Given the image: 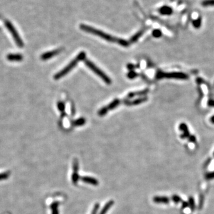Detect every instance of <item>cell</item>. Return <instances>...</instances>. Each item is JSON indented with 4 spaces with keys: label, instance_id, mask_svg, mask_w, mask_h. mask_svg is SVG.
<instances>
[{
    "label": "cell",
    "instance_id": "cell-1",
    "mask_svg": "<svg viewBox=\"0 0 214 214\" xmlns=\"http://www.w3.org/2000/svg\"><path fill=\"white\" fill-rule=\"evenodd\" d=\"M80 28L81 30L84 32L96 35L107 41L112 42H117L118 44H119L120 39L117 38V37H113L110 35H108L101 30L95 29L91 26H87V25H85V24H80Z\"/></svg>",
    "mask_w": 214,
    "mask_h": 214
},
{
    "label": "cell",
    "instance_id": "cell-2",
    "mask_svg": "<svg viewBox=\"0 0 214 214\" xmlns=\"http://www.w3.org/2000/svg\"><path fill=\"white\" fill-rule=\"evenodd\" d=\"M86 54H85L84 52L83 51L80 52L78 55V56L74 59H73L65 68H64L62 70L59 71L58 73H57L54 75V79L58 80V79H61L62 77H64L65 75L68 74L75 66L78 64V63L79 61L84 60L86 58Z\"/></svg>",
    "mask_w": 214,
    "mask_h": 214
},
{
    "label": "cell",
    "instance_id": "cell-3",
    "mask_svg": "<svg viewBox=\"0 0 214 214\" xmlns=\"http://www.w3.org/2000/svg\"><path fill=\"white\" fill-rule=\"evenodd\" d=\"M188 75L182 72H172V73H165L162 71H158L156 74L157 79H176L186 80L188 79Z\"/></svg>",
    "mask_w": 214,
    "mask_h": 214
},
{
    "label": "cell",
    "instance_id": "cell-4",
    "mask_svg": "<svg viewBox=\"0 0 214 214\" xmlns=\"http://www.w3.org/2000/svg\"><path fill=\"white\" fill-rule=\"evenodd\" d=\"M84 62H85L86 65L91 70H92L95 74H96L99 78H101L104 80V82H105L107 84H108L111 83V79L105 73H104L101 70L99 69L96 65H95L92 61L88 60H86L84 61Z\"/></svg>",
    "mask_w": 214,
    "mask_h": 214
},
{
    "label": "cell",
    "instance_id": "cell-5",
    "mask_svg": "<svg viewBox=\"0 0 214 214\" xmlns=\"http://www.w3.org/2000/svg\"><path fill=\"white\" fill-rule=\"evenodd\" d=\"M5 25L6 28H7V29L8 30V31L11 33L12 36L13 37V39L15 41L16 44L19 47H23L24 45L23 42L21 40V37L20 36V35H19L17 31L16 30V28L13 26L12 24L8 20H6L5 21Z\"/></svg>",
    "mask_w": 214,
    "mask_h": 214
},
{
    "label": "cell",
    "instance_id": "cell-6",
    "mask_svg": "<svg viewBox=\"0 0 214 214\" xmlns=\"http://www.w3.org/2000/svg\"><path fill=\"white\" fill-rule=\"evenodd\" d=\"M120 104V99H115L112 101L109 105H108L107 107H105L104 108H102V109H100L99 112H98V115L99 116H104L105 115H106L107 113L109 111H111L113 109L116 108V107H117Z\"/></svg>",
    "mask_w": 214,
    "mask_h": 214
},
{
    "label": "cell",
    "instance_id": "cell-7",
    "mask_svg": "<svg viewBox=\"0 0 214 214\" xmlns=\"http://www.w3.org/2000/svg\"><path fill=\"white\" fill-rule=\"evenodd\" d=\"M78 170H79V162L77 159H75L73 162V173L72 174V181L74 184H77L79 179Z\"/></svg>",
    "mask_w": 214,
    "mask_h": 214
},
{
    "label": "cell",
    "instance_id": "cell-8",
    "mask_svg": "<svg viewBox=\"0 0 214 214\" xmlns=\"http://www.w3.org/2000/svg\"><path fill=\"white\" fill-rule=\"evenodd\" d=\"M148 99V98L146 96L142 97V98H140L136 99L135 100H125L124 101V104L128 105V106H133V105H139L140 104H142L143 102H145L146 101H147Z\"/></svg>",
    "mask_w": 214,
    "mask_h": 214
},
{
    "label": "cell",
    "instance_id": "cell-9",
    "mask_svg": "<svg viewBox=\"0 0 214 214\" xmlns=\"http://www.w3.org/2000/svg\"><path fill=\"white\" fill-rule=\"evenodd\" d=\"M61 51V49H55V50H53V51H49L47 53H45L44 54H43L41 58L42 60H49L50 58H51L52 57L58 55V54H60Z\"/></svg>",
    "mask_w": 214,
    "mask_h": 214
},
{
    "label": "cell",
    "instance_id": "cell-10",
    "mask_svg": "<svg viewBox=\"0 0 214 214\" xmlns=\"http://www.w3.org/2000/svg\"><path fill=\"white\" fill-rule=\"evenodd\" d=\"M179 129L180 130L183 132V134L180 136L181 139H186L190 136V132L188 130V128L187 125L184 123H181L179 125Z\"/></svg>",
    "mask_w": 214,
    "mask_h": 214
},
{
    "label": "cell",
    "instance_id": "cell-11",
    "mask_svg": "<svg viewBox=\"0 0 214 214\" xmlns=\"http://www.w3.org/2000/svg\"><path fill=\"white\" fill-rule=\"evenodd\" d=\"M158 11L159 13L162 15L170 16L172 13V9L170 7L165 6H163L161 7L158 10Z\"/></svg>",
    "mask_w": 214,
    "mask_h": 214
},
{
    "label": "cell",
    "instance_id": "cell-12",
    "mask_svg": "<svg viewBox=\"0 0 214 214\" xmlns=\"http://www.w3.org/2000/svg\"><path fill=\"white\" fill-rule=\"evenodd\" d=\"M154 202L158 204H168L170 199L166 196H155L153 199Z\"/></svg>",
    "mask_w": 214,
    "mask_h": 214
},
{
    "label": "cell",
    "instance_id": "cell-13",
    "mask_svg": "<svg viewBox=\"0 0 214 214\" xmlns=\"http://www.w3.org/2000/svg\"><path fill=\"white\" fill-rule=\"evenodd\" d=\"M81 180L84 183H86L88 184H91L94 186H97L99 184V182L96 179L93 177H87V176H84V177H81Z\"/></svg>",
    "mask_w": 214,
    "mask_h": 214
},
{
    "label": "cell",
    "instance_id": "cell-14",
    "mask_svg": "<svg viewBox=\"0 0 214 214\" xmlns=\"http://www.w3.org/2000/svg\"><path fill=\"white\" fill-rule=\"evenodd\" d=\"M7 58L11 61H20L23 60V56L20 54H11L7 56Z\"/></svg>",
    "mask_w": 214,
    "mask_h": 214
},
{
    "label": "cell",
    "instance_id": "cell-15",
    "mask_svg": "<svg viewBox=\"0 0 214 214\" xmlns=\"http://www.w3.org/2000/svg\"><path fill=\"white\" fill-rule=\"evenodd\" d=\"M149 92L148 89H145L142 91H137V92H130V93H129L127 96V98L130 99L132 98H133L134 96H142V95H145L146 94H147Z\"/></svg>",
    "mask_w": 214,
    "mask_h": 214
},
{
    "label": "cell",
    "instance_id": "cell-16",
    "mask_svg": "<svg viewBox=\"0 0 214 214\" xmlns=\"http://www.w3.org/2000/svg\"><path fill=\"white\" fill-rule=\"evenodd\" d=\"M114 202L113 200H109V202H108L105 206L103 207V208L102 209L101 211L100 212L99 214H106L107 212H108V211L111 208V206L114 205Z\"/></svg>",
    "mask_w": 214,
    "mask_h": 214
},
{
    "label": "cell",
    "instance_id": "cell-17",
    "mask_svg": "<svg viewBox=\"0 0 214 214\" xmlns=\"http://www.w3.org/2000/svg\"><path fill=\"white\" fill-rule=\"evenodd\" d=\"M202 17H199L197 19L194 20L192 21V24L195 29H198L201 27V26H202Z\"/></svg>",
    "mask_w": 214,
    "mask_h": 214
},
{
    "label": "cell",
    "instance_id": "cell-18",
    "mask_svg": "<svg viewBox=\"0 0 214 214\" xmlns=\"http://www.w3.org/2000/svg\"><path fill=\"white\" fill-rule=\"evenodd\" d=\"M58 206H59V203L58 202H54L51 205L52 214H59Z\"/></svg>",
    "mask_w": 214,
    "mask_h": 214
},
{
    "label": "cell",
    "instance_id": "cell-19",
    "mask_svg": "<svg viewBox=\"0 0 214 214\" xmlns=\"http://www.w3.org/2000/svg\"><path fill=\"white\" fill-rule=\"evenodd\" d=\"M203 7H214V0H204L201 3Z\"/></svg>",
    "mask_w": 214,
    "mask_h": 214
},
{
    "label": "cell",
    "instance_id": "cell-20",
    "mask_svg": "<svg viewBox=\"0 0 214 214\" xmlns=\"http://www.w3.org/2000/svg\"><path fill=\"white\" fill-rule=\"evenodd\" d=\"M143 31H140L139 32H137V33H136L130 39V42L132 43H134L135 42H136L138 39H139V37L143 35Z\"/></svg>",
    "mask_w": 214,
    "mask_h": 214
},
{
    "label": "cell",
    "instance_id": "cell-21",
    "mask_svg": "<svg viewBox=\"0 0 214 214\" xmlns=\"http://www.w3.org/2000/svg\"><path fill=\"white\" fill-rule=\"evenodd\" d=\"M86 120L83 118H80L76 120H75L73 122V125L75 126H80V125H83L84 124Z\"/></svg>",
    "mask_w": 214,
    "mask_h": 214
},
{
    "label": "cell",
    "instance_id": "cell-22",
    "mask_svg": "<svg viewBox=\"0 0 214 214\" xmlns=\"http://www.w3.org/2000/svg\"><path fill=\"white\" fill-rule=\"evenodd\" d=\"M172 200L173 201V202L175 204H178L179 202H180L181 201V198L178 196V195H174L172 196Z\"/></svg>",
    "mask_w": 214,
    "mask_h": 214
},
{
    "label": "cell",
    "instance_id": "cell-23",
    "mask_svg": "<svg viewBox=\"0 0 214 214\" xmlns=\"http://www.w3.org/2000/svg\"><path fill=\"white\" fill-rule=\"evenodd\" d=\"M9 174H10L9 172L0 173V180H3L8 179L9 177Z\"/></svg>",
    "mask_w": 214,
    "mask_h": 214
},
{
    "label": "cell",
    "instance_id": "cell-24",
    "mask_svg": "<svg viewBox=\"0 0 214 214\" xmlns=\"http://www.w3.org/2000/svg\"><path fill=\"white\" fill-rule=\"evenodd\" d=\"M152 35L155 37L158 38V37H160L162 36V32L159 29H155L153 31Z\"/></svg>",
    "mask_w": 214,
    "mask_h": 214
},
{
    "label": "cell",
    "instance_id": "cell-25",
    "mask_svg": "<svg viewBox=\"0 0 214 214\" xmlns=\"http://www.w3.org/2000/svg\"><path fill=\"white\" fill-rule=\"evenodd\" d=\"M205 179L206 180H211L214 179V171L207 173L205 175Z\"/></svg>",
    "mask_w": 214,
    "mask_h": 214
},
{
    "label": "cell",
    "instance_id": "cell-26",
    "mask_svg": "<svg viewBox=\"0 0 214 214\" xmlns=\"http://www.w3.org/2000/svg\"><path fill=\"white\" fill-rule=\"evenodd\" d=\"M137 73H136V72H134V71H130L129 73H128V74H127V77L129 78V79H134V78H135L136 76H137Z\"/></svg>",
    "mask_w": 214,
    "mask_h": 214
},
{
    "label": "cell",
    "instance_id": "cell-27",
    "mask_svg": "<svg viewBox=\"0 0 214 214\" xmlns=\"http://www.w3.org/2000/svg\"><path fill=\"white\" fill-rule=\"evenodd\" d=\"M58 108L61 112H63L65 109V105L63 102H60L58 104Z\"/></svg>",
    "mask_w": 214,
    "mask_h": 214
},
{
    "label": "cell",
    "instance_id": "cell-28",
    "mask_svg": "<svg viewBox=\"0 0 214 214\" xmlns=\"http://www.w3.org/2000/svg\"><path fill=\"white\" fill-rule=\"evenodd\" d=\"M192 208V210H194L195 207V200L193 199V198L192 197L189 198V204H188Z\"/></svg>",
    "mask_w": 214,
    "mask_h": 214
},
{
    "label": "cell",
    "instance_id": "cell-29",
    "mask_svg": "<svg viewBox=\"0 0 214 214\" xmlns=\"http://www.w3.org/2000/svg\"><path fill=\"white\" fill-rule=\"evenodd\" d=\"M99 204L98 203L95 204L94 207L93 208V210H92V213L91 214H97V212H98V211L99 209Z\"/></svg>",
    "mask_w": 214,
    "mask_h": 214
},
{
    "label": "cell",
    "instance_id": "cell-30",
    "mask_svg": "<svg viewBox=\"0 0 214 214\" xmlns=\"http://www.w3.org/2000/svg\"><path fill=\"white\" fill-rule=\"evenodd\" d=\"M188 141H189L190 142L195 143L196 142V136H195L194 135H190V136L188 137Z\"/></svg>",
    "mask_w": 214,
    "mask_h": 214
},
{
    "label": "cell",
    "instance_id": "cell-31",
    "mask_svg": "<svg viewBox=\"0 0 214 214\" xmlns=\"http://www.w3.org/2000/svg\"><path fill=\"white\" fill-rule=\"evenodd\" d=\"M208 105L209 107H214V99H209L208 101Z\"/></svg>",
    "mask_w": 214,
    "mask_h": 214
},
{
    "label": "cell",
    "instance_id": "cell-32",
    "mask_svg": "<svg viewBox=\"0 0 214 214\" xmlns=\"http://www.w3.org/2000/svg\"><path fill=\"white\" fill-rule=\"evenodd\" d=\"M188 206V204L187 202H183V205H182L183 208H187Z\"/></svg>",
    "mask_w": 214,
    "mask_h": 214
},
{
    "label": "cell",
    "instance_id": "cell-33",
    "mask_svg": "<svg viewBox=\"0 0 214 214\" xmlns=\"http://www.w3.org/2000/svg\"><path fill=\"white\" fill-rule=\"evenodd\" d=\"M210 122L211 123H212L213 124H214V115L212 116L211 118H210Z\"/></svg>",
    "mask_w": 214,
    "mask_h": 214
},
{
    "label": "cell",
    "instance_id": "cell-34",
    "mask_svg": "<svg viewBox=\"0 0 214 214\" xmlns=\"http://www.w3.org/2000/svg\"><path fill=\"white\" fill-rule=\"evenodd\" d=\"M213 155H214V153H213Z\"/></svg>",
    "mask_w": 214,
    "mask_h": 214
}]
</instances>
